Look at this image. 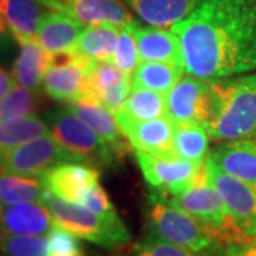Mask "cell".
I'll return each mask as SVG.
<instances>
[{"mask_svg": "<svg viewBox=\"0 0 256 256\" xmlns=\"http://www.w3.org/2000/svg\"><path fill=\"white\" fill-rule=\"evenodd\" d=\"M47 256H86L77 236L54 225L47 234Z\"/></svg>", "mask_w": 256, "mask_h": 256, "instance_id": "32", "label": "cell"}, {"mask_svg": "<svg viewBox=\"0 0 256 256\" xmlns=\"http://www.w3.org/2000/svg\"><path fill=\"white\" fill-rule=\"evenodd\" d=\"M174 146L176 154L194 162H204L208 156L210 136L201 124L174 122Z\"/></svg>", "mask_w": 256, "mask_h": 256, "instance_id": "29", "label": "cell"}, {"mask_svg": "<svg viewBox=\"0 0 256 256\" xmlns=\"http://www.w3.org/2000/svg\"><path fill=\"white\" fill-rule=\"evenodd\" d=\"M208 181L220 194L229 216L244 238L254 239L256 232V185L226 174L205 160Z\"/></svg>", "mask_w": 256, "mask_h": 256, "instance_id": "8", "label": "cell"}, {"mask_svg": "<svg viewBox=\"0 0 256 256\" xmlns=\"http://www.w3.org/2000/svg\"><path fill=\"white\" fill-rule=\"evenodd\" d=\"M67 108L73 112L76 117L82 120L86 126L104 140L107 144L126 154L127 144L124 141V134L116 120L114 112H111L106 106L96 98H80L67 104Z\"/></svg>", "mask_w": 256, "mask_h": 256, "instance_id": "18", "label": "cell"}, {"mask_svg": "<svg viewBox=\"0 0 256 256\" xmlns=\"http://www.w3.org/2000/svg\"><path fill=\"white\" fill-rule=\"evenodd\" d=\"M66 162H80L60 146L52 134L28 140L4 154L0 168L12 174L42 178L52 168Z\"/></svg>", "mask_w": 256, "mask_h": 256, "instance_id": "7", "label": "cell"}, {"mask_svg": "<svg viewBox=\"0 0 256 256\" xmlns=\"http://www.w3.org/2000/svg\"><path fill=\"white\" fill-rule=\"evenodd\" d=\"M16 80L13 76H10L2 66H0V100L4 98L14 87H16Z\"/></svg>", "mask_w": 256, "mask_h": 256, "instance_id": "38", "label": "cell"}, {"mask_svg": "<svg viewBox=\"0 0 256 256\" xmlns=\"http://www.w3.org/2000/svg\"><path fill=\"white\" fill-rule=\"evenodd\" d=\"M48 10L76 18L84 26L114 24L126 28L136 20L120 0H40Z\"/></svg>", "mask_w": 256, "mask_h": 256, "instance_id": "13", "label": "cell"}, {"mask_svg": "<svg viewBox=\"0 0 256 256\" xmlns=\"http://www.w3.org/2000/svg\"><path fill=\"white\" fill-rule=\"evenodd\" d=\"M121 28L114 24L87 26L80 34L74 53L92 60H112L118 46Z\"/></svg>", "mask_w": 256, "mask_h": 256, "instance_id": "24", "label": "cell"}, {"mask_svg": "<svg viewBox=\"0 0 256 256\" xmlns=\"http://www.w3.org/2000/svg\"><path fill=\"white\" fill-rule=\"evenodd\" d=\"M220 141H256V73L210 80V112L204 126Z\"/></svg>", "mask_w": 256, "mask_h": 256, "instance_id": "2", "label": "cell"}, {"mask_svg": "<svg viewBox=\"0 0 256 256\" xmlns=\"http://www.w3.org/2000/svg\"><path fill=\"white\" fill-rule=\"evenodd\" d=\"M146 218L150 235L195 254L208 256L220 246V240L210 229L188 212L171 204L162 192L150 194Z\"/></svg>", "mask_w": 256, "mask_h": 256, "instance_id": "3", "label": "cell"}, {"mask_svg": "<svg viewBox=\"0 0 256 256\" xmlns=\"http://www.w3.org/2000/svg\"><path fill=\"white\" fill-rule=\"evenodd\" d=\"M46 117L50 134L82 164L114 168L124 156L101 140L68 108L52 111Z\"/></svg>", "mask_w": 256, "mask_h": 256, "instance_id": "5", "label": "cell"}, {"mask_svg": "<svg viewBox=\"0 0 256 256\" xmlns=\"http://www.w3.org/2000/svg\"><path fill=\"white\" fill-rule=\"evenodd\" d=\"M0 256H47V238L0 232Z\"/></svg>", "mask_w": 256, "mask_h": 256, "instance_id": "30", "label": "cell"}, {"mask_svg": "<svg viewBox=\"0 0 256 256\" xmlns=\"http://www.w3.org/2000/svg\"><path fill=\"white\" fill-rule=\"evenodd\" d=\"M47 10L40 0H0V14L18 44L36 38Z\"/></svg>", "mask_w": 256, "mask_h": 256, "instance_id": "21", "label": "cell"}, {"mask_svg": "<svg viewBox=\"0 0 256 256\" xmlns=\"http://www.w3.org/2000/svg\"><path fill=\"white\" fill-rule=\"evenodd\" d=\"M82 30L84 24L76 18L48 10L40 22L36 42L52 54L74 53Z\"/></svg>", "mask_w": 256, "mask_h": 256, "instance_id": "20", "label": "cell"}, {"mask_svg": "<svg viewBox=\"0 0 256 256\" xmlns=\"http://www.w3.org/2000/svg\"><path fill=\"white\" fill-rule=\"evenodd\" d=\"M206 160L215 166L242 181L256 185V141H226L208 154Z\"/></svg>", "mask_w": 256, "mask_h": 256, "instance_id": "19", "label": "cell"}, {"mask_svg": "<svg viewBox=\"0 0 256 256\" xmlns=\"http://www.w3.org/2000/svg\"><path fill=\"white\" fill-rule=\"evenodd\" d=\"M54 225L67 229L77 238L88 240L106 249H118L131 240V234L118 215L107 216L82 206L67 202L52 194L44 202Z\"/></svg>", "mask_w": 256, "mask_h": 256, "instance_id": "4", "label": "cell"}, {"mask_svg": "<svg viewBox=\"0 0 256 256\" xmlns=\"http://www.w3.org/2000/svg\"><path fill=\"white\" fill-rule=\"evenodd\" d=\"M128 28L136 38L141 60L171 63L184 68L181 42L171 28L140 26L137 22L131 23Z\"/></svg>", "mask_w": 256, "mask_h": 256, "instance_id": "16", "label": "cell"}, {"mask_svg": "<svg viewBox=\"0 0 256 256\" xmlns=\"http://www.w3.org/2000/svg\"><path fill=\"white\" fill-rule=\"evenodd\" d=\"M50 134L48 124L34 116L0 122V162L4 154L28 140Z\"/></svg>", "mask_w": 256, "mask_h": 256, "instance_id": "27", "label": "cell"}, {"mask_svg": "<svg viewBox=\"0 0 256 256\" xmlns=\"http://www.w3.org/2000/svg\"><path fill=\"white\" fill-rule=\"evenodd\" d=\"M2 208H3V206H2V201H0V212H2Z\"/></svg>", "mask_w": 256, "mask_h": 256, "instance_id": "39", "label": "cell"}, {"mask_svg": "<svg viewBox=\"0 0 256 256\" xmlns=\"http://www.w3.org/2000/svg\"><path fill=\"white\" fill-rule=\"evenodd\" d=\"M100 171L82 162H66L52 168L40 178L53 196L73 204H82L86 194L100 184Z\"/></svg>", "mask_w": 256, "mask_h": 256, "instance_id": "14", "label": "cell"}, {"mask_svg": "<svg viewBox=\"0 0 256 256\" xmlns=\"http://www.w3.org/2000/svg\"><path fill=\"white\" fill-rule=\"evenodd\" d=\"M50 192L42 181L34 178L12 174L0 168V201L3 205H14L23 202L44 204Z\"/></svg>", "mask_w": 256, "mask_h": 256, "instance_id": "25", "label": "cell"}, {"mask_svg": "<svg viewBox=\"0 0 256 256\" xmlns=\"http://www.w3.org/2000/svg\"><path fill=\"white\" fill-rule=\"evenodd\" d=\"M92 58L77 53L53 54V66L43 80V90L53 100L72 101L88 98V73Z\"/></svg>", "mask_w": 256, "mask_h": 256, "instance_id": "10", "label": "cell"}, {"mask_svg": "<svg viewBox=\"0 0 256 256\" xmlns=\"http://www.w3.org/2000/svg\"><path fill=\"white\" fill-rule=\"evenodd\" d=\"M208 256H256L255 239H238L220 244Z\"/></svg>", "mask_w": 256, "mask_h": 256, "instance_id": "36", "label": "cell"}, {"mask_svg": "<svg viewBox=\"0 0 256 256\" xmlns=\"http://www.w3.org/2000/svg\"><path fill=\"white\" fill-rule=\"evenodd\" d=\"M254 239H255V240H256V232H255V235H254Z\"/></svg>", "mask_w": 256, "mask_h": 256, "instance_id": "40", "label": "cell"}, {"mask_svg": "<svg viewBox=\"0 0 256 256\" xmlns=\"http://www.w3.org/2000/svg\"><path fill=\"white\" fill-rule=\"evenodd\" d=\"M80 205L88 208V210H94L97 214H101V215H107V216L118 215L117 210H116V206L110 201L107 192L101 188L100 184H97L96 186H92V190L86 194V196L82 198Z\"/></svg>", "mask_w": 256, "mask_h": 256, "instance_id": "35", "label": "cell"}, {"mask_svg": "<svg viewBox=\"0 0 256 256\" xmlns=\"http://www.w3.org/2000/svg\"><path fill=\"white\" fill-rule=\"evenodd\" d=\"M138 58H140V53H138L137 43L132 36V32L130 30L128 26L121 28L118 46H117L112 62L117 64L124 73L131 76V74H134L136 68L140 64Z\"/></svg>", "mask_w": 256, "mask_h": 256, "instance_id": "33", "label": "cell"}, {"mask_svg": "<svg viewBox=\"0 0 256 256\" xmlns=\"http://www.w3.org/2000/svg\"><path fill=\"white\" fill-rule=\"evenodd\" d=\"M118 111L130 120H136V121L165 117L166 116V96L162 92L144 88V87L132 86L127 100L124 101L122 107Z\"/></svg>", "mask_w": 256, "mask_h": 256, "instance_id": "28", "label": "cell"}, {"mask_svg": "<svg viewBox=\"0 0 256 256\" xmlns=\"http://www.w3.org/2000/svg\"><path fill=\"white\" fill-rule=\"evenodd\" d=\"M54 226L50 210L40 202L4 205L0 212V230L16 235L42 236Z\"/></svg>", "mask_w": 256, "mask_h": 256, "instance_id": "17", "label": "cell"}, {"mask_svg": "<svg viewBox=\"0 0 256 256\" xmlns=\"http://www.w3.org/2000/svg\"><path fill=\"white\" fill-rule=\"evenodd\" d=\"M138 165L146 181L156 191L178 195L191 188L206 174V165L181 156H156L136 151Z\"/></svg>", "mask_w": 256, "mask_h": 256, "instance_id": "9", "label": "cell"}, {"mask_svg": "<svg viewBox=\"0 0 256 256\" xmlns=\"http://www.w3.org/2000/svg\"><path fill=\"white\" fill-rule=\"evenodd\" d=\"M182 67L162 62H146L138 64L132 74V86L166 94L182 78Z\"/></svg>", "mask_w": 256, "mask_h": 256, "instance_id": "26", "label": "cell"}, {"mask_svg": "<svg viewBox=\"0 0 256 256\" xmlns=\"http://www.w3.org/2000/svg\"><path fill=\"white\" fill-rule=\"evenodd\" d=\"M165 96L166 117L172 122L206 124L210 112V80L188 74Z\"/></svg>", "mask_w": 256, "mask_h": 256, "instance_id": "11", "label": "cell"}, {"mask_svg": "<svg viewBox=\"0 0 256 256\" xmlns=\"http://www.w3.org/2000/svg\"><path fill=\"white\" fill-rule=\"evenodd\" d=\"M36 107L37 97L34 90L16 86L4 98L0 100V122L33 116Z\"/></svg>", "mask_w": 256, "mask_h": 256, "instance_id": "31", "label": "cell"}, {"mask_svg": "<svg viewBox=\"0 0 256 256\" xmlns=\"http://www.w3.org/2000/svg\"><path fill=\"white\" fill-rule=\"evenodd\" d=\"M165 196L171 204L188 212L210 229L220 240V245L229 240L248 239L244 238L234 225L220 194L215 191V188L208 181V174L204 175L200 181H196L182 194L172 196L165 194Z\"/></svg>", "mask_w": 256, "mask_h": 256, "instance_id": "6", "label": "cell"}, {"mask_svg": "<svg viewBox=\"0 0 256 256\" xmlns=\"http://www.w3.org/2000/svg\"><path fill=\"white\" fill-rule=\"evenodd\" d=\"M132 88L131 76L124 73L112 60L92 62L88 73V94L111 112L118 111Z\"/></svg>", "mask_w": 256, "mask_h": 256, "instance_id": "15", "label": "cell"}, {"mask_svg": "<svg viewBox=\"0 0 256 256\" xmlns=\"http://www.w3.org/2000/svg\"><path fill=\"white\" fill-rule=\"evenodd\" d=\"M134 256H204L154 235H146L134 246Z\"/></svg>", "mask_w": 256, "mask_h": 256, "instance_id": "34", "label": "cell"}, {"mask_svg": "<svg viewBox=\"0 0 256 256\" xmlns=\"http://www.w3.org/2000/svg\"><path fill=\"white\" fill-rule=\"evenodd\" d=\"M53 66V54L34 40L20 44L18 54L13 63L12 76L18 86L28 90H37L44 76Z\"/></svg>", "mask_w": 256, "mask_h": 256, "instance_id": "22", "label": "cell"}, {"mask_svg": "<svg viewBox=\"0 0 256 256\" xmlns=\"http://www.w3.org/2000/svg\"><path fill=\"white\" fill-rule=\"evenodd\" d=\"M144 23L156 28H171L188 18L202 0H124Z\"/></svg>", "mask_w": 256, "mask_h": 256, "instance_id": "23", "label": "cell"}, {"mask_svg": "<svg viewBox=\"0 0 256 256\" xmlns=\"http://www.w3.org/2000/svg\"><path fill=\"white\" fill-rule=\"evenodd\" d=\"M13 36L0 14V56H6L13 46Z\"/></svg>", "mask_w": 256, "mask_h": 256, "instance_id": "37", "label": "cell"}, {"mask_svg": "<svg viewBox=\"0 0 256 256\" xmlns=\"http://www.w3.org/2000/svg\"><path fill=\"white\" fill-rule=\"evenodd\" d=\"M120 128L136 151L156 156H180L174 146V122L165 117L136 121L122 112H114Z\"/></svg>", "mask_w": 256, "mask_h": 256, "instance_id": "12", "label": "cell"}, {"mask_svg": "<svg viewBox=\"0 0 256 256\" xmlns=\"http://www.w3.org/2000/svg\"><path fill=\"white\" fill-rule=\"evenodd\" d=\"M171 30L190 76L216 80L256 72V0H202Z\"/></svg>", "mask_w": 256, "mask_h": 256, "instance_id": "1", "label": "cell"}]
</instances>
